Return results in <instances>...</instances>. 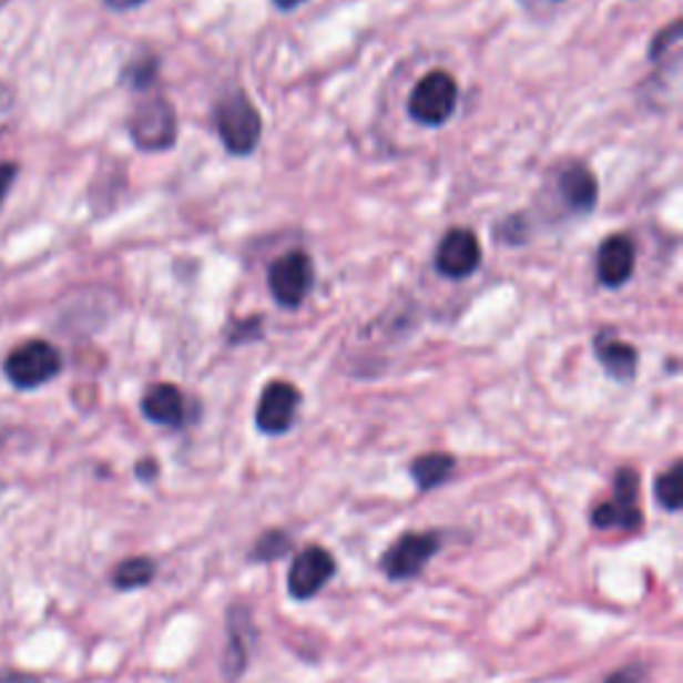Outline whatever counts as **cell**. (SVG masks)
Listing matches in <instances>:
<instances>
[{
  "instance_id": "obj_1",
  "label": "cell",
  "mask_w": 683,
  "mask_h": 683,
  "mask_svg": "<svg viewBox=\"0 0 683 683\" xmlns=\"http://www.w3.org/2000/svg\"><path fill=\"white\" fill-rule=\"evenodd\" d=\"M216 134L227 153L233 155H252L262 136V118L243 91L227 94L214 110Z\"/></svg>"
},
{
  "instance_id": "obj_2",
  "label": "cell",
  "mask_w": 683,
  "mask_h": 683,
  "mask_svg": "<svg viewBox=\"0 0 683 683\" xmlns=\"http://www.w3.org/2000/svg\"><path fill=\"white\" fill-rule=\"evenodd\" d=\"M459 102V85L446 70H432L414 85L409 96V115L411 121L422 126L438 129L449 123Z\"/></svg>"
},
{
  "instance_id": "obj_3",
  "label": "cell",
  "mask_w": 683,
  "mask_h": 683,
  "mask_svg": "<svg viewBox=\"0 0 683 683\" xmlns=\"http://www.w3.org/2000/svg\"><path fill=\"white\" fill-rule=\"evenodd\" d=\"M6 377L9 383L19 387V390H32V387H41L57 377L62 371V353L57 350L51 342L32 339L19 345L3 364Z\"/></svg>"
},
{
  "instance_id": "obj_4",
  "label": "cell",
  "mask_w": 683,
  "mask_h": 683,
  "mask_svg": "<svg viewBox=\"0 0 683 683\" xmlns=\"http://www.w3.org/2000/svg\"><path fill=\"white\" fill-rule=\"evenodd\" d=\"M129 134L136 147L147 150V153H161V150L174 147L176 142L174 108H171L163 96H153V100L142 102L129 118Z\"/></svg>"
},
{
  "instance_id": "obj_5",
  "label": "cell",
  "mask_w": 683,
  "mask_h": 683,
  "mask_svg": "<svg viewBox=\"0 0 683 683\" xmlns=\"http://www.w3.org/2000/svg\"><path fill=\"white\" fill-rule=\"evenodd\" d=\"M315 284V265L305 252H288L271 265L267 286L281 307H299Z\"/></svg>"
},
{
  "instance_id": "obj_6",
  "label": "cell",
  "mask_w": 683,
  "mask_h": 683,
  "mask_svg": "<svg viewBox=\"0 0 683 683\" xmlns=\"http://www.w3.org/2000/svg\"><path fill=\"white\" fill-rule=\"evenodd\" d=\"M639 472L633 468H622L614 478V499L598 504L593 510L595 529H622L633 531L641 527L639 510Z\"/></svg>"
},
{
  "instance_id": "obj_7",
  "label": "cell",
  "mask_w": 683,
  "mask_h": 683,
  "mask_svg": "<svg viewBox=\"0 0 683 683\" xmlns=\"http://www.w3.org/2000/svg\"><path fill=\"white\" fill-rule=\"evenodd\" d=\"M441 548L438 531H409L383 555V569L390 580H411L427 567Z\"/></svg>"
},
{
  "instance_id": "obj_8",
  "label": "cell",
  "mask_w": 683,
  "mask_h": 683,
  "mask_svg": "<svg viewBox=\"0 0 683 683\" xmlns=\"http://www.w3.org/2000/svg\"><path fill=\"white\" fill-rule=\"evenodd\" d=\"M481 259H483L481 243H478L476 233H470V230L465 227H457L449 230V233L441 238V243H438L436 271L441 273L444 278L462 281L478 271Z\"/></svg>"
},
{
  "instance_id": "obj_9",
  "label": "cell",
  "mask_w": 683,
  "mask_h": 683,
  "mask_svg": "<svg viewBox=\"0 0 683 683\" xmlns=\"http://www.w3.org/2000/svg\"><path fill=\"white\" fill-rule=\"evenodd\" d=\"M299 390L292 383H271L262 390L259 406H256V427L267 436H281L292 430L297 419Z\"/></svg>"
},
{
  "instance_id": "obj_10",
  "label": "cell",
  "mask_w": 683,
  "mask_h": 683,
  "mask_svg": "<svg viewBox=\"0 0 683 683\" xmlns=\"http://www.w3.org/2000/svg\"><path fill=\"white\" fill-rule=\"evenodd\" d=\"M334 558L324 548H305L302 553L294 558L292 569H288V593L299 601H307L318 593L324 584L332 580L334 574Z\"/></svg>"
},
{
  "instance_id": "obj_11",
  "label": "cell",
  "mask_w": 683,
  "mask_h": 683,
  "mask_svg": "<svg viewBox=\"0 0 683 683\" xmlns=\"http://www.w3.org/2000/svg\"><path fill=\"white\" fill-rule=\"evenodd\" d=\"M598 281L609 288H620L635 271V243L630 235H612L601 243L595 259Z\"/></svg>"
},
{
  "instance_id": "obj_12",
  "label": "cell",
  "mask_w": 683,
  "mask_h": 683,
  "mask_svg": "<svg viewBox=\"0 0 683 683\" xmlns=\"http://www.w3.org/2000/svg\"><path fill=\"white\" fill-rule=\"evenodd\" d=\"M142 414L155 425L182 427L187 419L185 396H182V390L176 385H153L142 398Z\"/></svg>"
},
{
  "instance_id": "obj_13",
  "label": "cell",
  "mask_w": 683,
  "mask_h": 683,
  "mask_svg": "<svg viewBox=\"0 0 683 683\" xmlns=\"http://www.w3.org/2000/svg\"><path fill=\"white\" fill-rule=\"evenodd\" d=\"M595 358L601 360L609 377L622 379V383L633 379L635 371H639V353H635V347L609 332H601L595 337Z\"/></svg>"
},
{
  "instance_id": "obj_14",
  "label": "cell",
  "mask_w": 683,
  "mask_h": 683,
  "mask_svg": "<svg viewBox=\"0 0 683 683\" xmlns=\"http://www.w3.org/2000/svg\"><path fill=\"white\" fill-rule=\"evenodd\" d=\"M558 187H561L563 201H567L569 208L574 212H593L595 201H598V182L584 163H569L567 169L561 171V180H558Z\"/></svg>"
},
{
  "instance_id": "obj_15",
  "label": "cell",
  "mask_w": 683,
  "mask_h": 683,
  "mask_svg": "<svg viewBox=\"0 0 683 683\" xmlns=\"http://www.w3.org/2000/svg\"><path fill=\"white\" fill-rule=\"evenodd\" d=\"M451 470H455V457L449 455H425L411 462V476L422 491L449 481Z\"/></svg>"
},
{
  "instance_id": "obj_16",
  "label": "cell",
  "mask_w": 683,
  "mask_h": 683,
  "mask_svg": "<svg viewBox=\"0 0 683 683\" xmlns=\"http://www.w3.org/2000/svg\"><path fill=\"white\" fill-rule=\"evenodd\" d=\"M153 577H155V563L150 561V558H129V561H123L121 567L115 569L113 582L115 588L121 590H136L153 582Z\"/></svg>"
},
{
  "instance_id": "obj_17",
  "label": "cell",
  "mask_w": 683,
  "mask_h": 683,
  "mask_svg": "<svg viewBox=\"0 0 683 683\" xmlns=\"http://www.w3.org/2000/svg\"><path fill=\"white\" fill-rule=\"evenodd\" d=\"M681 476H683L681 462H675L673 468L656 478V499H660L662 508H667L670 512H675L681 508V491H683Z\"/></svg>"
},
{
  "instance_id": "obj_18",
  "label": "cell",
  "mask_w": 683,
  "mask_h": 683,
  "mask_svg": "<svg viewBox=\"0 0 683 683\" xmlns=\"http://www.w3.org/2000/svg\"><path fill=\"white\" fill-rule=\"evenodd\" d=\"M288 548H292V542H288L284 531H267V534L254 544L252 561H273V558L284 555Z\"/></svg>"
},
{
  "instance_id": "obj_19",
  "label": "cell",
  "mask_w": 683,
  "mask_h": 683,
  "mask_svg": "<svg viewBox=\"0 0 683 683\" xmlns=\"http://www.w3.org/2000/svg\"><path fill=\"white\" fill-rule=\"evenodd\" d=\"M155 72H157V59L147 57L142 59V62L131 64L126 70V81L134 85V89H147V85L155 81Z\"/></svg>"
},
{
  "instance_id": "obj_20",
  "label": "cell",
  "mask_w": 683,
  "mask_h": 683,
  "mask_svg": "<svg viewBox=\"0 0 683 683\" xmlns=\"http://www.w3.org/2000/svg\"><path fill=\"white\" fill-rule=\"evenodd\" d=\"M681 41V22H673L667 30H662L660 35L654 38L652 43V59L656 62L660 57H665L670 51V45H679Z\"/></svg>"
},
{
  "instance_id": "obj_21",
  "label": "cell",
  "mask_w": 683,
  "mask_h": 683,
  "mask_svg": "<svg viewBox=\"0 0 683 683\" xmlns=\"http://www.w3.org/2000/svg\"><path fill=\"white\" fill-rule=\"evenodd\" d=\"M601 683H649V673H646V667H641V665H628V667L616 670V673H612L606 681H601Z\"/></svg>"
},
{
  "instance_id": "obj_22",
  "label": "cell",
  "mask_w": 683,
  "mask_h": 683,
  "mask_svg": "<svg viewBox=\"0 0 683 683\" xmlns=\"http://www.w3.org/2000/svg\"><path fill=\"white\" fill-rule=\"evenodd\" d=\"M17 176V166L14 163H0V203H3L6 193H9L11 182H14Z\"/></svg>"
},
{
  "instance_id": "obj_23",
  "label": "cell",
  "mask_w": 683,
  "mask_h": 683,
  "mask_svg": "<svg viewBox=\"0 0 683 683\" xmlns=\"http://www.w3.org/2000/svg\"><path fill=\"white\" fill-rule=\"evenodd\" d=\"M104 3H108L113 11H129V9H136V6H142L144 0H104Z\"/></svg>"
},
{
  "instance_id": "obj_24",
  "label": "cell",
  "mask_w": 683,
  "mask_h": 683,
  "mask_svg": "<svg viewBox=\"0 0 683 683\" xmlns=\"http://www.w3.org/2000/svg\"><path fill=\"white\" fill-rule=\"evenodd\" d=\"M273 3L278 6L281 11H292V9H297V6L305 3V0H273Z\"/></svg>"
}]
</instances>
